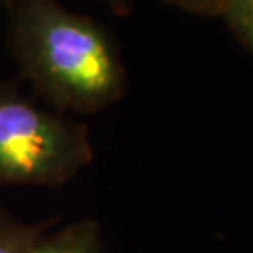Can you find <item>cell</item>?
<instances>
[{"label": "cell", "mask_w": 253, "mask_h": 253, "mask_svg": "<svg viewBox=\"0 0 253 253\" xmlns=\"http://www.w3.org/2000/svg\"><path fill=\"white\" fill-rule=\"evenodd\" d=\"M220 17L237 40L253 54V0H227Z\"/></svg>", "instance_id": "obj_5"}, {"label": "cell", "mask_w": 253, "mask_h": 253, "mask_svg": "<svg viewBox=\"0 0 253 253\" xmlns=\"http://www.w3.org/2000/svg\"><path fill=\"white\" fill-rule=\"evenodd\" d=\"M95 159L90 129L0 80V185L57 188Z\"/></svg>", "instance_id": "obj_2"}, {"label": "cell", "mask_w": 253, "mask_h": 253, "mask_svg": "<svg viewBox=\"0 0 253 253\" xmlns=\"http://www.w3.org/2000/svg\"><path fill=\"white\" fill-rule=\"evenodd\" d=\"M98 2L110 5V7L118 13H127L132 5V0H98Z\"/></svg>", "instance_id": "obj_7"}, {"label": "cell", "mask_w": 253, "mask_h": 253, "mask_svg": "<svg viewBox=\"0 0 253 253\" xmlns=\"http://www.w3.org/2000/svg\"><path fill=\"white\" fill-rule=\"evenodd\" d=\"M7 17L21 77L56 111L95 115L126 95V67L106 26L57 0H13Z\"/></svg>", "instance_id": "obj_1"}, {"label": "cell", "mask_w": 253, "mask_h": 253, "mask_svg": "<svg viewBox=\"0 0 253 253\" xmlns=\"http://www.w3.org/2000/svg\"><path fill=\"white\" fill-rule=\"evenodd\" d=\"M44 232V224H28L13 214L0 211V253H30Z\"/></svg>", "instance_id": "obj_4"}, {"label": "cell", "mask_w": 253, "mask_h": 253, "mask_svg": "<svg viewBox=\"0 0 253 253\" xmlns=\"http://www.w3.org/2000/svg\"><path fill=\"white\" fill-rule=\"evenodd\" d=\"M30 253H103V229L91 217L75 220L51 234L44 232Z\"/></svg>", "instance_id": "obj_3"}, {"label": "cell", "mask_w": 253, "mask_h": 253, "mask_svg": "<svg viewBox=\"0 0 253 253\" xmlns=\"http://www.w3.org/2000/svg\"><path fill=\"white\" fill-rule=\"evenodd\" d=\"M12 2L13 0H0V10H5V12H7V8L12 5Z\"/></svg>", "instance_id": "obj_8"}, {"label": "cell", "mask_w": 253, "mask_h": 253, "mask_svg": "<svg viewBox=\"0 0 253 253\" xmlns=\"http://www.w3.org/2000/svg\"><path fill=\"white\" fill-rule=\"evenodd\" d=\"M165 2L198 17H220L227 0H165Z\"/></svg>", "instance_id": "obj_6"}]
</instances>
